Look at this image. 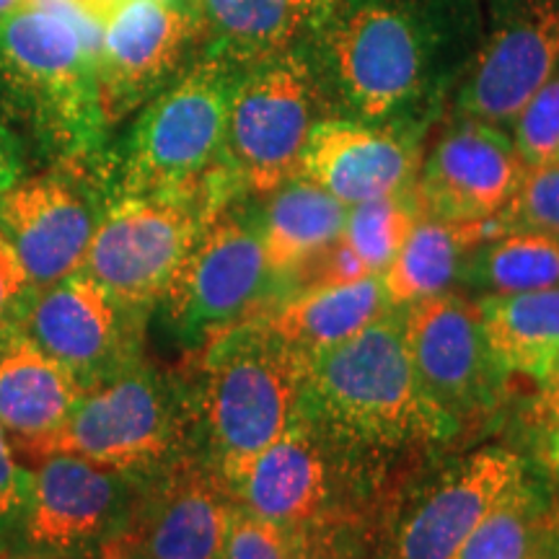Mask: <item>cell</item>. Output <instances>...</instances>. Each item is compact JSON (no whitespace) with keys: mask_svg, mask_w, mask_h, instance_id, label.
I'll use <instances>...</instances> for the list:
<instances>
[{"mask_svg":"<svg viewBox=\"0 0 559 559\" xmlns=\"http://www.w3.org/2000/svg\"><path fill=\"white\" fill-rule=\"evenodd\" d=\"M481 24V0H342L306 50L332 115L412 124L440 86L461 79Z\"/></svg>","mask_w":559,"mask_h":559,"instance_id":"1","label":"cell"},{"mask_svg":"<svg viewBox=\"0 0 559 559\" xmlns=\"http://www.w3.org/2000/svg\"><path fill=\"white\" fill-rule=\"evenodd\" d=\"M304 412L373 461L436 449L461 430L417 379L402 309L306 362Z\"/></svg>","mask_w":559,"mask_h":559,"instance_id":"2","label":"cell"},{"mask_svg":"<svg viewBox=\"0 0 559 559\" xmlns=\"http://www.w3.org/2000/svg\"><path fill=\"white\" fill-rule=\"evenodd\" d=\"M99 47V16L79 0L29 3L0 19V86L62 156H88L109 128Z\"/></svg>","mask_w":559,"mask_h":559,"instance_id":"3","label":"cell"},{"mask_svg":"<svg viewBox=\"0 0 559 559\" xmlns=\"http://www.w3.org/2000/svg\"><path fill=\"white\" fill-rule=\"evenodd\" d=\"M306 362L262 321L236 326L200 349L198 373L187 381L194 440L223 481L296 423Z\"/></svg>","mask_w":559,"mask_h":559,"instance_id":"4","label":"cell"},{"mask_svg":"<svg viewBox=\"0 0 559 559\" xmlns=\"http://www.w3.org/2000/svg\"><path fill=\"white\" fill-rule=\"evenodd\" d=\"M194 449L190 383L135 360L83 391L60 430L24 456L75 453L148 479L190 459Z\"/></svg>","mask_w":559,"mask_h":559,"instance_id":"5","label":"cell"},{"mask_svg":"<svg viewBox=\"0 0 559 559\" xmlns=\"http://www.w3.org/2000/svg\"><path fill=\"white\" fill-rule=\"evenodd\" d=\"M239 62L207 50L148 102L120 166V192H198L230 174L226 124Z\"/></svg>","mask_w":559,"mask_h":559,"instance_id":"6","label":"cell"},{"mask_svg":"<svg viewBox=\"0 0 559 559\" xmlns=\"http://www.w3.org/2000/svg\"><path fill=\"white\" fill-rule=\"evenodd\" d=\"M376 466L300 407L296 423L226 485L236 506L288 534L355 528Z\"/></svg>","mask_w":559,"mask_h":559,"instance_id":"7","label":"cell"},{"mask_svg":"<svg viewBox=\"0 0 559 559\" xmlns=\"http://www.w3.org/2000/svg\"><path fill=\"white\" fill-rule=\"evenodd\" d=\"M236 190L239 181L226 174L198 192H120L99 215L81 270L145 313L160 304L200 230Z\"/></svg>","mask_w":559,"mask_h":559,"instance_id":"8","label":"cell"},{"mask_svg":"<svg viewBox=\"0 0 559 559\" xmlns=\"http://www.w3.org/2000/svg\"><path fill=\"white\" fill-rule=\"evenodd\" d=\"M288 298L264 254L260 215L226 202L205 223L160 306L177 340L202 349L210 340L257 321Z\"/></svg>","mask_w":559,"mask_h":559,"instance_id":"9","label":"cell"},{"mask_svg":"<svg viewBox=\"0 0 559 559\" xmlns=\"http://www.w3.org/2000/svg\"><path fill=\"white\" fill-rule=\"evenodd\" d=\"M330 115L306 45L243 66L226 124V164L241 190L267 198L298 177L313 124Z\"/></svg>","mask_w":559,"mask_h":559,"instance_id":"10","label":"cell"},{"mask_svg":"<svg viewBox=\"0 0 559 559\" xmlns=\"http://www.w3.org/2000/svg\"><path fill=\"white\" fill-rule=\"evenodd\" d=\"M481 39L461 73L456 109L502 128L559 70V0H481Z\"/></svg>","mask_w":559,"mask_h":559,"instance_id":"11","label":"cell"},{"mask_svg":"<svg viewBox=\"0 0 559 559\" xmlns=\"http://www.w3.org/2000/svg\"><path fill=\"white\" fill-rule=\"evenodd\" d=\"M402 324L419 383L459 425L498 407L508 373L487 345L477 300L440 293L404 306Z\"/></svg>","mask_w":559,"mask_h":559,"instance_id":"12","label":"cell"},{"mask_svg":"<svg viewBox=\"0 0 559 559\" xmlns=\"http://www.w3.org/2000/svg\"><path fill=\"white\" fill-rule=\"evenodd\" d=\"M140 319L79 270L34 293L16 324L86 391L140 360Z\"/></svg>","mask_w":559,"mask_h":559,"instance_id":"13","label":"cell"},{"mask_svg":"<svg viewBox=\"0 0 559 559\" xmlns=\"http://www.w3.org/2000/svg\"><path fill=\"white\" fill-rule=\"evenodd\" d=\"M99 91L107 124L148 104L179 75L181 62L205 39L198 9L160 0H109L102 13Z\"/></svg>","mask_w":559,"mask_h":559,"instance_id":"14","label":"cell"},{"mask_svg":"<svg viewBox=\"0 0 559 559\" xmlns=\"http://www.w3.org/2000/svg\"><path fill=\"white\" fill-rule=\"evenodd\" d=\"M148 498L135 500L107 559H221L234 498L207 461L185 459L156 474Z\"/></svg>","mask_w":559,"mask_h":559,"instance_id":"15","label":"cell"},{"mask_svg":"<svg viewBox=\"0 0 559 559\" xmlns=\"http://www.w3.org/2000/svg\"><path fill=\"white\" fill-rule=\"evenodd\" d=\"M526 169L508 132L461 117L432 145L415 179L419 213L445 223L495 218L513 200Z\"/></svg>","mask_w":559,"mask_h":559,"instance_id":"16","label":"cell"},{"mask_svg":"<svg viewBox=\"0 0 559 559\" xmlns=\"http://www.w3.org/2000/svg\"><path fill=\"white\" fill-rule=\"evenodd\" d=\"M526 477V461L500 445L456 461L402 515L389 559H456L489 510Z\"/></svg>","mask_w":559,"mask_h":559,"instance_id":"17","label":"cell"},{"mask_svg":"<svg viewBox=\"0 0 559 559\" xmlns=\"http://www.w3.org/2000/svg\"><path fill=\"white\" fill-rule=\"evenodd\" d=\"M32 495L24 513L26 539L45 551H73L120 528L132 508V489L143 481L75 453L32 459Z\"/></svg>","mask_w":559,"mask_h":559,"instance_id":"18","label":"cell"},{"mask_svg":"<svg viewBox=\"0 0 559 559\" xmlns=\"http://www.w3.org/2000/svg\"><path fill=\"white\" fill-rule=\"evenodd\" d=\"M417 160L412 124L330 115L313 124L298 174L353 207L415 185Z\"/></svg>","mask_w":559,"mask_h":559,"instance_id":"19","label":"cell"},{"mask_svg":"<svg viewBox=\"0 0 559 559\" xmlns=\"http://www.w3.org/2000/svg\"><path fill=\"white\" fill-rule=\"evenodd\" d=\"M96 223L94 202L66 177L16 181L0 194V230L37 290L83 267Z\"/></svg>","mask_w":559,"mask_h":559,"instance_id":"20","label":"cell"},{"mask_svg":"<svg viewBox=\"0 0 559 559\" xmlns=\"http://www.w3.org/2000/svg\"><path fill=\"white\" fill-rule=\"evenodd\" d=\"M83 386L19 324L0 326V425L29 451L60 430Z\"/></svg>","mask_w":559,"mask_h":559,"instance_id":"21","label":"cell"},{"mask_svg":"<svg viewBox=\"0 0 559 559\" xmlns=\"http://www.w3.org/2000/svg\"><path fill=\"white\" fill-rule=\"evenodd\" d=\"M342 0H198L207 50L239 66L306 45Z\"/></svg>","mask_w":559,"mask_h":559,"instance_id":"22","label":"cell"},{"mask_svg":"<svg viewBox=\"0 0 559 559\" xmlns=\"http://www.w3.org/2000/svg\"><path fill=\"white\" fill-rule=\"evenodd\" d=\"M391 309L394 306L389 304L381 275H368L355 283L300 290L257 321L311 360L313 355L355 337Z\"/></svg>","mask_w":559,"mask_h":559,"instance_id":"23","label":"cell"},{"mask_svg":"<svg viewBox=\"0 0 559 559\" xmlns=\"http://www.w3.org/2000/svg\"><path fill=\"white\" fill-rule=\"evenodd\" d=\"M345 221L347 205L300 174L267 194L260 215L262 243L285 293L293 272L340 239Z\"/></svg>","mask_w":559,"mask_h":559,"instance_id":"24","label":"cell"},{"mask_svg":"<svg viewBox=\"0 0 559 559\" xmlns=\"http://www.w3.org/2000/svg\"><path fill=\"white\" fill-rule=\"evenodd\" d=\"M477 309L500 368L542 381L559 355V288L485 296Z\"/></svg>","mask_w":559,"mask_h":559,"instance_id":"25","label":"cell"},{"mask_svg":"<svg viewBox=\"0 0 559 559\" xmlns=\"http://www.w3.org/2000/svg\"><path fill=\"white\" fill-rule=\"evenodd\" d=\"M479 247L474 223L419 218L394 262L381 272L383 288L394 309L449 293L461 277L466 257Z\"/></svg>","mask_w":559,"mask_h":559,"instance_id":"26","label":"cell"},{"mask_svg":"<svg viewBox=\"0 0 559 559\" xmlns=\"http://www.w3.org/2000/svg\"><path fill=\"white\" fill-rule=\"evenodd\" d=\"M456 559H559V502L526 477L489 510Z\"/></svg>","mask_w":559,"mask_h":559,"instance_id":"27","label":"cell"},{"mask_svg":"<svg viewBox=\"0 0 559 559\" xmlns=\"http://www.w3.org/2000/svg\"><path fill=\"white\" fill-rule=\"evenodd\" d=\"M461 277L487 296L559 288V236L510 230L474 249Z\"/></svg>","mask_w":559,"mask_h":559,"instance_id":"28","label":"cell"},{"mask_svg":"<svg viewBox=\"0 0 559 559\" xmlns=\"http://www.w3.org/2000/svg\"><path fill=\"white\" fill-rule=\"evenodd\" d=\"M419 218L423 213H419L415 185H412L407 190L347 207L342 241L358 254L370 275H381L400 254Z\"/></svg>","mask_w":559,"mask_h":559,"instance_id":"29","label":"cell"},{"mask_svg":"<svg viewBox=\"0 0 559 559\" xmlns=\"http://www.w3.org/2000/svg\"><path fill=\"white\" fill-rule=\"evenodd\" d=\"M510 230H539V234L559 236V160L526 169L506 210L485 221L487 241Z\"/></svg>","mask_w":559,"mask_h":559,"instance_id":"30","label":"cell"},{"mask_svg":"<svg viewBox=\"0 0 559 559\" xmlns=\"http://www.w3.org/2000/svg\"><path fill=\"white\" fill-rule=\"evenodd\" d=\"M513 145L528 169L559 160V70L513 120Z\"/></svg>","mask_w":559,"mask_h":559,"instance_id":"31","label":"cell"},{"mask_svg":"<svg viewBox=\"0 0 559 559\" xmlns=\"http://www.w3.org/2000/svg\"><path fill=\"white\" fill-rule=\"evenodd\" d=\"M221 559H296V539L288 531L234 506Z\"/></svg>","mask_w":559,"mask_h":559,"instance_id":"32","label":"cell"},{"mask_svg":"<svg viewBox=\"0 0 559 559\" xmlns=\"http://www.w3.org/2000/svg\"><path fill=\"white\" fill-rule=\"evenodd\" d=\"M32 495V469L21 464L9 430L0 425V531L24 519Z\"/></svg>","mask_w":559,"mask_h":559,"instance_id":"33","label":"cell"},{"mask_svg":"<svg viewBox=\"0 0 559 559\" xmlns=\"http://www.w3.org/2000/svg\"><path fill=\"white\" fill-rule=\"evenodd\" d=\"M37 288L29 272L13 249L9 236L0 230V326L16 324Z\"/></svg>","mask_w":559,"mask_h":559,"instance_id":"34","label":"cell"},{"mask_svg":"<svg viewBox=\"0 0 559 559\" xmlns=\"http://www.w3.org/2000/svg\"><path fill=\"white\" fill-rule=\"evenodd\" d=\"M349 528H317L290 534L296 539V559H358L347 539Z\"/></svg>","mask_w":559,"mask_h":559,"instance_id":"35","label":"cell"},{"mask_svg":"<svg viewBox=\"0 0 559 559\" xmlns=\"http://www.w3.org/2000/svg\"><path fill=\"white\" fill-rule=\"evenodd\" d=\"M526 425L528 428L549 432L559 428V355L549 373L539 381V391L526 407Z\"/></svg>","mask_w":559,"mask_h":559,"instance_id":"36","label":"cell"},{"mask_svg":"<svg viewBox=\"0 0 559 559\" xmlns=\"http://www.w3.org/2000/svg\"><path fill=\"white\" fill-rule=\"evenodd\" d=\"M19 174H21V166H19L16 145H13L9 132L0 128V194L9 192L11 187L16 185Z\"/></svg>","mask_w":559,"mask_h":559,"instance_id":"37","label":"cell"},{"mask_svg":"<svg viewBox=\"0 0 559 559\" xmlns=\"http://www.w3.org/2000/svg\"><path fill=\"white\" fill-rule=\"evenodd\" d=\"M547 436V466L559 481V428L544 432Z\"/></svg>","mask_w":559,"mask_h":559,"instance_id":"38","label":"cell"},{"mask_svg":"<svg viewBox=\"0 0 559 559\" xmlns=\"http://www.w3.org/2000/svg\"><path fill=\"white\" fill-rule=\"evenodd\" d=\"M32 0H0V19L11 16V13H16L19 9H24V5H29Z\"/></svg>","mask_w":559,"mask_h":559,"instance_id":"39","label":"cell"},{"mask_svg":"<svg viewBox=\"0 0 559 559\" xmlns=\"http://www.w3.org/2000/svg\"><path fill=\"white\" fill-rule=\"evenodd\" d=\"M166 5H177V9H198V0H160Z\"/></svg>","mask_w":559,"mask_h":559,"instance_id":"40","label":"cell"},{"mask_svg":"<svg viewBox=\"0 0 559 559\" xmlns=\"http://www.w3.org/2000/svg\"><path fill=\"white\" fill-rule=\"evenodd\" d=\"M11 559H58V557H45V555H29V557H11Z\"/></svg>","mask_w":559,"mask_h":559,"instance_id":"41","label":"cell"},{"mask_svg":"<svg viewBox=\"0 0 559 559\" xmlns=\"http://www.w3.org/2000/svg\"><path fill=\"white\" fill-rule=\"evenodd\" d=\"M135 559H145V557H135Z\"/></svg>","mask_w":559,"mask_h":559,"instance_id":"42","label":"cell"}]
</instances>
